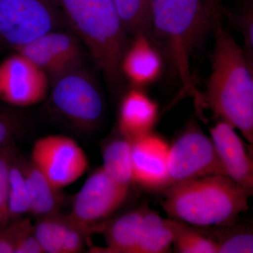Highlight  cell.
<instances>
[{
	"label": "cell",
	"mask_w": 253,
	"mask_h": 253,
	"mask_svg": "<svg viewBox=\"0 0 253 253\" xmlns=\"http://www.w3.org/2000/svg\"><path fill=\"white\" fill-rule=\"evenodd\" d=\"M234 224L219 227L215 231L217 234L211 236L217 244V253H253L252 229Z\"/></svg>",
	"instance_id": "603a6c76"
},
{
	"label": "cell",
	"mask_w": 253,
	"mask_h": 253,
	"mask_svg": "<svg viewBox=\"0 0 253 253\" xmlns=\"http://www.w3.org/2000/svg\"><path fill=\"white\" fill-rule=\"evenodd\" d=\"M15 151L12 141L0 147V229L11 221L8 206L9 168Z\"/></svg>",
	"instance_id": "d4e9b609"
},
{
	"label": "cell",
	"mask_w": 253,
	"mask_h": 253,
	"mask_svg": "<svg viewBox=\"0 0 253 253\" xmlns=\"http://www.w3.org/2000/svg\"><path fill=\"white\" fill-rule=\"evenodd\" d=\"M244 37L246 42L247 54L251 58V52L253 54V11L250 10L244 17Z\"/></svg>",
	"instance_id": "f546056e"
},
{
	"label": "cell",
	"mask_w": 253,
	"mask_h": 253,
	"mask_svg": "<svg viewBox=\"0 0 253 253\" xmlns=\"http://www.w3.org/2000/svg\"><path fill=\"white\" fill-rule=\"evenodd\" d=\"M31 162L58 190L77 181L89 167L87 156L77 141L54 134L35 142Z\"/></svg>",
	"instance_id": "8992f818"
},
{
	"label": "cell",
	"mask_w": 253,
	"mask_h": 253,
	"mask_svg": "<svg viewBox=\"0 0 253 253\" xmlns=\"http://www.w3.org/2000/svg\"><path fill=\"white\" fill-rule=\"evenodd\" d=\"M173 231L169 218L165 219L157 212L146 209L142 235L134 253L170 252Z\"/></svg>",
	"instance_id": "d6986e66"
},
{
	"label": "cell",
	"mask_w": 253,
	"mask_h": 253,
	"mask_svg": "<svg viewBox=\"0 0 253 253\" xmlns=\"http://www.w3.org/2000/svg\"><path fill=\"white\" fill-rule=\"evenodd\" d=\"M130 142L133 182L148 189L168 186L169 144L151 132Z\"/></svg>",
	"instance_id": "7c38bea8"
},
{
	"label": "cell",
	"mask_w": 253,
	"mask_h": 253,
	"mask_svg": "<svg viewBox=\"0 0 253 253\" xmlns=\"http://www.w3.org/2000/svg\"><path fill=\"white\" fill-rule=\"evenodd\" d=\"M80 226L72 219H67L66 230L63 236L62 253H76L81 251L84 246V239Z\"/></svg>",
	"instance_id": "4316f807"
},
{
	"label": "cell",
	"mask_w": 253,
	"mask_h": 253,
	"mask_svg": "<svg viewBox=\"0 0 253 253\" xmlns=\"http://www.w3.org/2000/svg\"><path fill=\"white\" fill-rule=\"evenodd\" d=\"M34 226L21 236L16 246L14 253H43L41 245L37 240L33 231Z\"/></svg>",
	"instance_id": "f1b7e54d"
},
{
	"label": "cell",
	"mask_w": 253,
	"mask_h": 253,
	"mask_svg": "<svg viewBox=\"0 0 253 253\" xmlns=\"http://www.w3.org/2000/svg\"><path fill=\"white\" fill-rule=\"evenodd\" d=\"M18 126L17 121L11 115L0 113V147L12 141Z\"/></svg>",
	"instance_id": "83f0119b"
},
{
	"label": "cell",
	"mask_w": 253,
	"mask_h": 253,
	"mask_svg": "<svg viewBox=\"0 0 253 253\" xmlns=\"http://www.w3.org/2000/svg\"><path fill=\"white\" fill-rule=\"evenodd\" d=\"M151 32L169 56L183 89L197 96L191 60L214 16V0H149Z\"/></svg>",
	"instance_id": "3957f363"
},
{
	"label": "cell",
	"mask_w": 253,
	"mask_h": 253,
	"mask_svg": "<svg viewBox=\"0 0 253 253\" xmlns=\"http://www.w3.org/2000/svg\"><path fill=\"white\" fill-rule=\"evenodd\" d=\"M49 76L16 51L0 63V99L16 107L41 102L49 89Z\"/></svg>",
	"instance_id": "9c48e42d"
},
{
	"label": "cell",
	"mask_w": 253,
	"mask_h": 253,
	"mask_svg": "<svg viewBox=\"0 0 253 253\" xmlns=\"http://www.w3.org/2000/svg\"><path fill=\"white\" fill-rule=\"evenodd\" d=\"M173 231L172 247L178 253H217V244L204 229L169 218Z\"/></svg>",
	"instance_id": "ffe728a7"
},
{
	"label": "cell",
	"mask_w": 253,
	"mask_h": 253,
	"mask_svg": "<svg viewBox=\"0 0 253 253\" xmlns=\"http://www.w3.org/2000/svg\"><path fill=\"white\" fill-rule=\"evenodd\" d=\"M163 68L161 54L145 35H138L125 51L121 62L123 75L140 87L156 81Z\"/></svg>",
	"instance_id": "5bb4252c"
},
{
	"label": "cell",
	"mask_w": 253,
	"mask_h": 253,
	"mask_svg": "<svg viewBox=\"0 0 253 253\" xmlns=\"http://www.w3.org/2000/svg\"><path fill=\"white\" fill-rule=\"evenodd\" d=\"M53 80L81 66L82 53L78 37L56 31L16 49Z\"/></svg>",
	"instance_id": "8fae6325"
},
{
	"label": "cell",
	"mask_w": 253,
	"mask_h": 253,
	"mask_svg": "<svg viewBox=\"0 0 253 253\" xmlns=\"http://www.w3.org/2000/svg\"><path fill=\"white\" fill-rule=\"evenodd\" d=\"M127 33L145 35L151 33L149 0H112Z\"/></svg>",
	"instance_id": "44dd1931"
},
{
	"label": "cell",
	"mask_w": 253,
	"mask_h": 253,
	"mask_svg": "<svg viewBox=\"0 0 253 253\" xmlns=\"http://www.w3.org/2000/svg\"><path fill=\"white\" fill-rule=\"evenodd\" d=\"M8 206L11 221L31 213V200L21 161L16 156L9 168Z\"/></svg>",
	"instance_id": "7402d4cb"
},
{
	"label": "cell",
	"mask_w": 253,
	"mask_h": 253,
	"mask_svg": "<svg viewBox=\"0 0 253 253\" xmlns=\"http://www.w3.org/2000/svg\"><path fill=\"white\" fill-rule=\"evenodd\" d=\"M21 166L31 200V213L40 217L54 215L59 206L58 191L31 162Z\"/></svg>",
	"instance_id": "e0dca14e"
},
{
	"label": "cell",
	"mask_w": 253,
	"mask_h": 253,
	"mask_svg": "<svg viewBox=\"0 0 253 253\" xmlns=\"http://www.w3.org/2000/svg\"><path fill=\"white\" fill-rule=\"evenodd\" d=\"M105 172L119 185L129 189L133 182L131 142L123 136L110 141L102 154Z\"/></svg>",
	"instance_id": "ac0fdd59"
},
{
	"label": "cell",
	"mask_w": 253,
	"mask_h": 253,
	"mask_svg": "<svg viewBox=\"0 0 253 253\" xmlns=\"http://www.w3.org/2000/svg\"><path fill=\"white\" fill-rule=\"evenodd\" d=\"M168 174V186L205 176H226L211 137L194 127L169 146Z\"/></svg>",
	"instance_id": "ba28073f"
},
{
	"label": "cell",
	"mask_w": 253,
	"mask_h": 253,
	"mask_svg": "<svg viewBox=\"0 0 253 253\" xmlns=\"http://www.w3.org/2000/svg\"><path fill=\"white\" fill-rule=\"evenodd\" d=\"M61 13L56 0H0V38L17 49L57 30Z\"/></svg>",
	"instance_id": "5b68a950"
},
{
	"label": "cell",
	"mask_w": 253,
	"mask_h": 253,
	"mask_svg": "<svg viewBox=\"0 0 253 253\" xmlns=\"http://www.w3.org/2000/svg\"><path fill=\"white\" fill-rule=\"evenodd\" d=\"M210 134L226 176L253 194V158L235 128L221 121L210 128Z\"/></svg>",
	"instance_id": "4fadbf2b"
},
{
	"label": "cell",
	"mask_w": 253,
	"mask_h": 253,
	"mask_svg": "<svg viewBox=\"0 0 253 253\" xmlns=\"http://www.w3.org/2000/svg\"><path fill=\"white\" fill-rule=\"evenodd\" d=\"M206 101L221 121L253 144V73L251 58L224 28H216Z\"/></svg>",
	"instance_id": "6da1fadb"
},
{
	"label": "cell",
	"mask_w": 253,
	"mask_h": 253,
	"mask_svg": "<svg viewBox=\"0 0 253 253\" xmlns=\"http://www.w3.org/2000/svg\"><path fill=\"white\" fill-rule=\"evenodd\" d=\"M146 209L131 211L115 219L106 229L104 253H134L141 235Z\"/></svg>",
	"instance_id": "2e32d148"
},
{
	"label": "cell",
	"mask_w": 253,
	"mask_h": 253,
	"mask_svg": "<svg viewBox=\"0 0 253 253\" xmlns=\"http://www.w3.org/2000/svg\"><path fill=\"white\" fill-rule=\"evenodd\" d=\"M76 36L87 47L110 85L123 82L121 62L127 47L126 28L112 0H56Z\"/></svg>",
	"instance_id": "277c9868"
},
{
	"label": "cell",
	"mask_w": 253,
	"mask_h": 253,
	"mask_svg": "<svg viewBox=\"0 0 253 253\" xmlns=\"http://www.w3.org/2000/svg\"><path fill=\"white\" fill-rule=\"evenodd\" d=\"M252 193L216 174L168 186L161 206L169 218L201 229L234 224L249 209Z\"/></svg>",
	"instance_id": "7a4b0ae2"
},
{
	"label": "cell",
	"mask_w": 253,
	"mask_h": 253,
	"mask_svg": "<svg viewBox=\"0 0 253 253\" xmlns=\"http://www.w3.org/2000/svg\"><path fill=\"white\" fill-rule=\"evenodd\" d=\"M15 220L0 229V253H14L21 236L33 228L28 219Z\"/></svg>",
	"instance_id": "484cf974"
},
{
	"label": "cell",
	"mask_w": 253,
	"mask_h": 253,
	"mask_svg": "<svg viewBox=\"0 0 253 253\" xmlns=\"http://www.w3.org/2000/svg\"><path fill=\"white\" fill-rule=\"evenodd\" d=\"M67 219H59L54 215L42 218L34 226L33 231L43 252L62 253L63 236Z\"/></svg>",
	"instance_id": "cb8c5ba5"
},
{
	"label": "cell",
	"mask_w": 253,
	"mask_h": 253,
	"mask_svg": "<svg viewBox=\"0 0 253 253\" xmlns=\"http://www.w3.org/2000/svg\"><path fill=\"white\" fill-rule=\"evenodd\" d=\"M128 191L100 168L91 173L76 195L70 218L84 228L104 220L122 206Z\"/></svg>",
	"instance_id": "30bf717a"
},
{
	"label": "cell",
	"mask_w": 253,
	"mask_h": 253,
	"mask_svg": "<svg viewBox=\"0 0 253 253\" xmlns=\"http://www.w3.org/2000/svg\"><path fill=\"white\" fill-rule=\"evenodd\" d=\"M158 105L138 87L131 89L121 101L119 127L129 141L151 132L157 120Z\"/></svg>",
	"instance_id": "9a60e30c"
},
{
	"label": "cell",
	"mask_w": 253,
	"mask_h": 253,
	"mask_svg": "<svg viewBox=\"0 0 253 253\" xmlns=\"http://www.w3.org/2000/svg\"><path fill=\"white\" fill-rule=\"evenodd\" d=\"M51 100L63 116L85 127L96 125L104 112L99 88L91 76L80 68L54 80Z\"/></svg>",
	"instance_id": "52a82bcc"
}]
</instances>
